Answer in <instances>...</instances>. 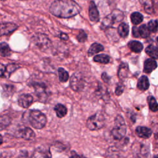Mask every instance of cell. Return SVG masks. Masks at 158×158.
Listing matches in <instances>:
<instances>
[{
  "label": "cell",
  "mask_w": 158,
  "mask_h": 158,
  "mask_svg": "<svg viewBox=\"0 0 158 158\" xmlns=\"http://www.w3.org/2000/svg\"><path fill=\"white\" fill-rule=\"evenodd\" d=\"M80 11V6L74 0H55L49 7L50 13L59 18H70Z\"/></svg>",
  "instance_id": "6da1fadb"
},
{
  "label": "cell",
  "mask_w": 158,
  "mask_h": 158,
  "mask_svg": "<svg viewBox=\"0 0 158 158\" xmlns=\"http://www.w3.org/2000/svg\"><path fill=\"white\" fill-rule=\"evenodd\" d=\"M28 120L30 125L35 128L41 129L46 123L45 115L38 110H30L28 114Z\"/></svg>",
  "instance_id": "7a4b0ae2"
},
{
  "label": "cell",
  "mask_w": 158,
  "mask_h": 158,
  "mask_svg": "<svg viewBox=\"0 0 158 158\" xmlns=\"http://www.w3.org/2000/svg\"><path fill=\"white\" fill-rule=\"evenodd\" d=\"M31 41L41 51L45 52L52 46V42L44 33H37L31 37Z\"/></svg>",
  "instance_id": "3957f363"
},
{
  "label": "cell",
  "mask_w": 158,
  "mask_h": 158,
  "mask_svg": "<svg viewBox=\"0 0 158 158\" xmlns=\"http://www.w3.org/2000/svg\"><path fill=\"white\" fill-rule=\"evenodd\" d=\"M127 127L124 119L120 115H118L114 121V127L111 131V135L115 139H120L125 135Z\"/></svg>",
  "instance_id": "277c9868"
},
{
  "label": "cell",
  "mask_w": 158,
  "mask_h": 158,
  "mask_svg": "<svg viewBox=\"0 0 158 158\" xmlns=\"http://www.w3.org/2000/svg\"><path fill=\"white\" fill-rule=\"evenodd\" d=\"M105 124L104 116L100 113H96L89 117L86 121V126L91 130H99Z\"/></svg>",
  "instance_id": "5b68a950"
},
{
  "label": "cell",
  "mask_w": 158,
  "mask_h": 158,
  "mask_svg": "<svg viewBox=\"0 0 158 158\" xmlns=\"http://www.w3.org/2000/svg\"><path fill=\"white\" fill-rule=\"evenodd\" d=\"M84 80L79 73H74L70 79V88L75 91H79L84 87Z\"/></svg>",
  "instance_id": "8992f818"
},
{
  "label": "cell",
  "mask_w": 158,
  "mask_h": 158,
  "mask_svg": "<svg viewBox=\"0 0 158 158\" xmlns=\"http://www.w3.org/2000/svg\"><path fill=\"white\" fill-rule=\"evenodd\" d=\"M18 28V26L12 22L0 23V36L8 35L13 33Z\"/></svg>",
  "instance_id": "52a82bcc"
},
{
  "label": "cell",
  "mask_w": 158,
  "mask_h": 158,
  "mask_svg": "<svg viewBox=\"0 0 158 158\" xmlns=\"http://www.w3.org/2000/svg\"><path fill=\"white\" fill-rule=\"evenodd\" d=\"M35 89V92L36 95L38 98L43 101L44 99L47 98V92H46V86L43 83H34L32 84Z\"/></svg>",
  "instance_id": "ba28073f"
},
{
  "label": "cell",
  "mask_w": 158,
  "mask_h": 158,
  "mask_svg": "<svg viewBox=\"0 0 158 158\" xmlns=\"http://www.w3.org/2000/svg\"><path fill=\"white\" fill-rule=\"evenodd\" d=\"M89 17L91 22H98L99 20V13L93 1H91L89 6Z\"/></svg>",
  "instance_id": "9c48e42d"
},
{
  "label": "cell",
  "mask_w": 158,
  "mask_h": 158,
  "mask_svg": "<svg viewBox=\"0 0 158 158\" xmlns=\"http://www.w3.org/2000/svg\"><path fill=\"white\" fill-rule=\"evenodd\" d=\"M33 102V97L30 94H22L18 98L19 105L23 108H28Z\"/></svg>",
  "instance_id": "30bf717a"
},
{
  "label": "cell",
  "mask_w": 158,
  "mask_h": 158,
  "mask_svg": "<svg viewBox=\"0 0 158 158\" xmlns=\"http://www.w3.org/2000/svg\"><path fill=\"white\" fill-rule=\"evenodd\" d=\"M135 132L137 136L145 139L149 138L152 135V131L150 128L142 126H139L136 127Z\"/></svg>",
  "instance_id": "8fae6325"
},
{
  "label": "cell",
  "mask_w": 158,
  "mask_h": 158,
  "mask_svg": "<svg viewBox=\"0 0 158 158\" xmlns=\"http://www.w3.org/2000/svg\"><path fill=\"white\" fill-rule=\"evenodd\" d=\"M19 136H20L21 138H22L25 140L33 139L35 136V134L34 131L28 127L24 128L20 130L19 132Z\"/></svg>",
  "instance_id": "7c38bea8"
},
{
  "label": "cell",
  "mask_w": 158,
  "mask_h": 158,
  "mask_svg": "<svg viewBox=\"0 0 158 158\" xmlns=\"http://www.w3.org/2000/svg\"><path fill=\"white\" fill-rule=\"evenodd\" d=\"M157 67V62L154 59H148L144 62V72L146 73H151Z\"/></svg>",
  "instance_id": "4fadbf2b"
},
{
  "label": "cell",
  "mask_w": 158,
  "mask_h": 158,
  "mask_svg": "<svg viewBox=\"0 0 158 158\" xmlns=\"http://www.w3.org/2000/svg\"><path fill=\"white\" fill-rule=\"evenodd\" d=\"M149 86V81L148 77L145 75L141 76L138 79V81L137 83V88L141 91H145L148 89Z\"/></svg>",
  "instance_id": "5bb4252c"
},
{
  "label": "cell",
  "mask_w": 158,
  "mask_h": 158,
  "mask_svg": "<svg viewBox=\"0 0 158 158\" xmlns=\"http://www.w3.org/2000/svg\"><path fill=\"white\" fill-rule=\"evenodd\" d=\"M103 50H104V47L102 44L98 43H94L91 45V46L89 47L88 51V56L89 57H91Z\"/></svg>",
  "instance_id": "9a60e30c"
},
{
  "label": "cell",
  "mask_w": 158,
  "mask_h": 158,
  "mask_svg": "<svg viewBox=\"0 0 158 158\" xmlns=\"http://www.w3.org/2000/svg\"><path fill=\"white\" fill-rule=\"evenodd\" d=\"M12 53V51L9 44L5 42L0 43V56L2 57H8Z\"/></svg>",
  "instance_id": "2e32d148"
},
{
  "label": "cell",
  "mask_w": 158,
  "mask_h": 158,
  "mask_svg": "<svg viewBox=\"0 0 158 158\" xmlns=\"http://www.w3.org/2000/svg\"><path fill=\"white\" fill-rule=\"evenodd\" d=\"M129 48L135 52H140L143 48V44L138 41H131L128 43Z\"/></svg>",
  "instance_id": "e0dca14e"
},
{
  "label": "cell",
  "mask_w": 158,
  "mask_h": 158,
  "mask_svg": "<svg viewBox=\"0 0 158 158\" xmlns=\"http://www.w3.org/2000/svg\"><path fill=\"white\" fill-rule=\"evenodd\" d=\"M147 54L153 59H158V48L154 45H149L145 49Z\"/></svg>",
  "instance_id": "ac0fdd59"
},
{
  "label": "cell",
  "mask_w": 158,
  "mask_h": 158,
  "mask_svg": "<svg viewBox=\"0 0 158 158\" xmlns=\"http://www.w3.org/2000/svg\"><path fill=\"white\" fill-rule=\"evenodd\" d=\"M54 109L56 112L57 116L59 118H62L64 117L67 112V108L61 104H57V105H56Z\"/></svg>",
  "instance_id": "d6986e66"
},
{
  "label": "cell",
  "mask_w": 158,
  "mask_h": 158,
  "mask_svg": "<svg viewBox=\"0 0 158 158\" xmlns=\"http://www.w3.org/2000/svg\"><path fill=\"white\" fill-rule=\"evenodd\" d=\"M118 33L122 38H126L129 33V27L125 23H121L118 27Z\"/></svg>",
  "instance_id": "ffe728a7"
},
{
  "label": "cell",
  "mask_w": 158,
  "mask_h": 158,
  "mask_svg": "<svg viewBox=\"0 0 158 158\" xmlns=\"http://www.w3.org/2000/svg\"><path fill=\"white\" fill-rule=\"evenodd\" d=\"M128 72V67L126 63H122L118 71V76L120 79H123L127 77Z\"/></svg>",
  "instance_id": "44dd1931"
},
{
  "label": "cell",
  "mask_w": 158,
  "mask_h": 158,
  "mask_svg": "<svg viewBox=\"0 0 158 158\" xmlns=\"http://www.w3.org/2000/svg\"><path fill=\"white\" fill-rule=\"evenodd\" d=\"M130 19L133 24L138 25L143 21V16L141 13L138 12H135L131 14Z\"/></svg>",
  "instance_id": "7402d4cb"
},
{
  "label": "cell",
  "mask_w": 158,
  "mask_h": 158,
  "mask_svg": "<svg viewBox=\"0 0 158 158\" xmlns=\"http://www.w3.org/2000/svg\"><path fill=\"white\" fill-rule=\"evenodd\" d=\"M93 60L96 62H99L102 64H107L109 62L110 57L105 54H101L95 56L93 57Z\"/></svg>",
  "instance_id": "603a6c76"
},
{
  "label": "cell",
  "mask_w": 158,
  "mask_h": 158,
  "mask_svg": "<svg viewBox=\"0 0 158 158\" xmlns=\"http://www.w3.org/2000/svg\"><path fill=\"white\" fill-rule=\"evenodd\" d=\"M58 75H59V79L60 82L64 83L69 80V73L64 68L59 67L58 69Z\"/></svg>",
  "instance_id": "cb8c5ba5"
},
{
  "label": "cell",
  "mask_w": 158,
  "mask_h": 158,
  "mask_svg": "<svg viewBox=\"0 0 158 158\" xmlns=\"http://www.w3.org/2000/svg\"><path fill=\"white\" fill-rule=\"evenodd\" d=\"M114 23H115V20H114V18L112 17V15L110 14V15L106 16L103 19L101 27H102V28H109Z\"/></svg>",
  "instance_id": "d4e9b609"
},
{
  "label": "cell",
  "mask_w": 158,
  "mask_h": 158,
  "mask_svg": "<svg viewBox=\"0 0 158 158\" xmlns=\"http://www.w3.org/2000/svg\"><path fill=\"white\" fill-rule=\"evenodd\" d=\"M10 123V118L6 115L0 116V131L6 128Z\"/></svg>",
  "instance_id": "484cf974"
},
{
  "label": "cell",
  "mask_w": 158,
  "mask_h": 158,
  "mask_svg": "<svg viewBox=\"0 0 158 158\" xmlns=\"http://www.w3.org/2000/svg\"><path fill=\"white\" fill-rule=\"evenodd\" d=\"M148 102L149 104V107L152 112H156L158 110V103L157 102L156 99L152 96H148Z\"/></svg>",
  "instance_id": "4316f807"
},
{
  "label": "cell",
  "mask_w": 158,
  "mask_h": 158,
  "mask_svg": "<svg viewBox=\"0 0 158 158\" xmlns=\"http://www.w3.org/2000/svg\"><path fill=\"white\" fill-rule=\"evenodd\" d=\"M139 35L142 38H147L149 35V30L148 28V27L145 25H141L139 27Z\"/></svg>",
  "instance_id": "83f0119b"
},
{
  "label": "cell",
  "mask_w": 158,
  "mask_h": 158,
  "mask_svg": "<svg viewBox=\"0 0 158 158\" xmlns=\"http://www.w3.org/2000/svg\"><path fill=\"white\" fill-rule=\"evenodd\" d=\"M6 70H7V77L9 78L10 74L16 70L17 69L20 68V66L15 64H9L6 65Z\"/></svg>",
  "instance_id": "f1b7e54d"
},
{
  "label": "cell",
  "mask_w": 158,
  "mask_h": 158,
  "mask_svg": "<svg viewBox=\"0 0 158 158\" xmlns=\"http://www.w3.org/2000/svg\"><path fill=\"white\" fill-rule=\"evenodd\" d=\"M148 28L149 31L156 32L158 29V21L157 20H151L148 22Z\"/></svg>",
  "instance_id": "f546056e"
},
{
  "label": "cell",
  "mask_w": 158,
  "mask_h": 158,
  "mask_svg": "<svg viewBox=\"0 0 158 158\" xmlns=\"http://www.w3.org/2000/svg\"><path fill=\"white\" fill-rule=\"evenodd\" d=\"M31 158H51V157L48 154L41 150H36L33 154Z\"/></svg>",
  "instance_id": "4dcf8cb0"
},
{
  "label": "cell",
  "mask_w": 158,
  "mask_h": 158,
  "mask_svg": "<svg viewBox=\"0 0 158 158\" xmlns=\"http://www.w3.org/2000/svg\"><path fill=\"white\" fill-rule=\"evenodd\" d=\"M112 17L114 18L115 22L116 21H120L122 20L123 17V14L122 13V11L119 10H115L112 12V13L111 14Z\"/></svg>",
  "instance_id": "1f68e13d"
},
{
  "label": "cell",
  "mask_w": 158,
  "mask_h": 158,
  "mask_svg": "<svg viewBox=\"0 0 158 158\" xmlns=\"http://www.w3.org/2000/svg\"><path fill=\"white\" fill-rule=\"evenodd\" d=\"M77 40L80 43H85L87 40V34L83 30H80L77 36Z\"/></svg>",
  "instance_id": "d6a6232c"
},
{
  "label": "cell",
  "mask_w": 158,
  "mask_h": 158,
  "mask_svg": "<svg viewBox=\"0 0 158 158\" xmlns=\"http://www.w3.org/2000/svg\"><path fill=\"white\" fill-rule=\"evenodd\" d=\"M0 77L1 78H7V77L6 66L2 64H0Z\"/></svg>",
  "instance_id": "836d02e7"
},
{
  "label": "cell",
  "mask_w": 158,
  "mask_h": 158,
  "mask_svg": "<svg viewBox=\"0 0 158 158\" xmlns=\"http://www.w3.org/2000/svg\"><path fill=\"white\" fill-rule=\"evenodd\" d=\"M132 35L135 38H138L140 36L139 32V27L136 26H134L132 28Z\"/></svg>",
  "instance_id": "e575fe53"
},
{
  "label": "cell",
  "mask_w": 158,
  "mask_h": 158,
  "mask_svg": "<svg viewBox=\"0 0 158 158\" xmlns=\"http://www.w3.org/2000/svg\"><path fill=\"white\" fill-rule=\"evenodd\" d=\"M123 89H124V88L122 85H118L115 89V94L117 96L122 94L123 91Z\"/></svg>",
  "instance_id": "d590c367"
},
{
  "label": "cell",
  "mask_w": 158,
  "mask_h": 158,
  "mask_svg": "<svg viewBox=\"0 0 158 158\" xmlns=\"http://www.w3.org/2000/svg\"><path fill=\"white\" fill-rule=\"evenodd\" d=\"M101 78L102 80L104 81V82H106V83H108L109 81H110V77L108 76V75L106 73V72H103L101 75Z\"/></svg>",
  "instance_id": "8d00e7d4"
},
{
  "label": "cell",
  "mask_w": 158,
  "mask_h": 158,
  "mask_svg": "<svg viewBox=\"0 0 158 158\" xmlns=\"http://www.w3.org/2000/svg\"><path fill=\"white\" fill-rule=\"evenodd\" d=\"M70 158H87V157H86L82 155H79L74 151H72Z\"/></svg>",
  "instance_id": "74e56055"
},
{
  "label": "cell",
  "mask_w": 158,
  "mask_h": 158,
  "mask_svg": "<svg viewBox=\"0 0 158 158\" xmlns=\"http://www.w3.org/2000/svg\"><path fill=\"white\" fill-rule=\"evenodd\" d=\"M59 38H60V39L62 40H67L69 39L68 35H67L66 33H63V32H61V33L59 34Z\"/></svg>",
  "instance_id": "f35d334b"
},
{
  "label": "cell",
  "mask_w": 158,
  "mask_h": 158,
  "mask_svg": "<svg viewBox=\"0 0 158 158\" xmlns=\"http://www.w3.org/2000/svg\"><path fill=\"white\" fill-rule=\"evenodd\" d=\"M2 141H3V139H2V136L0 135V144H2Z\"/></svg>",
  "instance_id": "ab89813d"
},
{
  "label": "cell",
  "mask_w": 158,
  "mask_h": 158,
  "mask_svg": "<svg viewBox=\"0 0 158 158\" xmlns=\"http://www.w3.org/2000/svg\"><path fill=\"white\" fill-rule=\"evenodd\" d=\"M157 43H158V36H157Z\"/></svg>",
  "instance_id": "60d3db41"
},
{
  "label": "cell",
  "mask_w": 158,
  "mask_h": 158,
  "mask_svg": "<svg viewBox=\"0 0 158 158\" xmlns=\"http://www.w3.org/2000/svg\"><path fill=\"white\" fill-rule=\"evenodd\" d=\"M19 1H26V0H19Z\"/></svg>",
  "instance_id": "b9f144b4"
}]
</instances>
